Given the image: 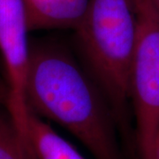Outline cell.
Segmentation results:
<instances>
[{
    "label": "cell",
    "mask_w": 159,
    "mask_h": 159,
    "mask_svg": "<svg viewBox=\"0 0 159 159\" xmlns=\"http://www.w3.org/2000/svg\"><path fill=\"white\" fill-rule=\"evenodd\" d=\"M25 95L29 112L61 126L94 159H122L118 120L107 98L64 44L31 43Z\"/></svg>",
    "instance_id": "obj_1"
},
{
    "label": "cell",
    "mask_w": 159,
    "mask_h": 159,
    "mask_svg": "<svg viewBox=\"0 0 159 159\" xmlns=\"http://www.w3.org/2000/svg\"><path fill=\"white\" fill-rule=\"evenodd\" d=\"M134 0H89L75 29L84 66L107 98L118 122L129 105V75L135 40Z\"/></svg>",
    "instance_id": "obj_2"
},
{
    "label": "cell",
    "mask_w": 159,
    "mask_h": 159,
    "mask_svg": "<svg viewBox=\"0 0 159 159\" xmlns=\"http://www.w3.org/2000/svg\"><path fill=\"white\" fill-rule=\"evenodd\" d=\"M136 40L129 75V104L142 159H154L159 131V11L150 0H134Z\"/></svg>",
    "instance_id": "obj_3"
},
{
    "label": "cell",
    "mask_w": 159,
    "mask_h": 159,
    "mask_svg": "<svg viewBox=\"0 0 159 159\" xmlns=\"http://www.w3.org/2000/svg\"><path fill=\"white\" fill-rule=\"evenodd\" d=\"M24 0H0V55L7 80L6 106L15 128L28 141L29 111L25 87L30 57Z\"/></svg>",
    "instance_id": "obj_4"
},
{
    "label": "cell",
    "mask_w": 159,
    "mask_h": 159,
    "mask_svg": "<svg viewBox=\"0 0 159 159\" xmlns=\"http://www.w3.org/2000/svg\"><path fill=\"white\" fill-rule=\"evenodd\" d=\"M29 32L75 29L83 19L89 0H24Z\"/></svg>",
    "instance_id": "obj_5"
},
{
    "label": "cell",
    "mask_w": 159,
    "mask_h": 159,
    "mask_svg": "<svg viewBox=\"0 0 159 159\" xmlns=\"http://www.w3.org/2000/svg\"><path fill=\"white\" fill-rule=\"evenodd\" d=\"M28 140L35 159H87L51 125L29 112Z\"/></svg>",
    "instance_id": "obj_6"
},
{
    "label": "cell",
    "mask_w": 159,
    "mask_h": 159,
    "mask_svg": "<svg viewBox=\"0 0 159 159\" xmlns=\"http://www.w3.org/2000/svg\"><path fill=\"white\" fill-rule=\"evenodd\" d=\"M0 159H35L7 115L0 114Z\"/></svg>",
    "instance_id": "obj_7"
},
{
    "label": "cell",
    "mask_w": 159,
    "mask_h": 159,
    "mask_svg": "<svg viewBox=\"0 0 159 159\" xmlns=\"http://www.w3.org/2000/svg\"><path fill=\"white\" fill-rule=\"evenodd\" d=\"M154 159H159V131L155 142V147H154Z\"/></svg>",
    "instance_id": "obj_8"
},
{
    "label": "cell",
    "mask_w": 159,
    "mask_h": 159,
    "mask_svg": "<svg viewBox=\"0 0 159 159\" xmlns=\"http://www.w3.org/2000/svg\"><path fill=\"white\" fill-rule=\"evenodd\" d=\"M152 2V4L154 5V6L157 8V10L159 11V0H150Z\"/></svg>",
    "instance_id": "obj_9"
},
{
    "label": "cell",
    "mask_w": 159,
    "mask_h": 159,
    "mask_svg": "<svg viewBox=\"0 0 159 159\" xmlns=\"http://www.w3.org/2000/svg\"><path fill=\"white\" fill-rule=\"evenodd\" d=\"M0 114H1V113H0Z\"/></svg>",
    "instance_id": "obj_10"
}]
</instances>
